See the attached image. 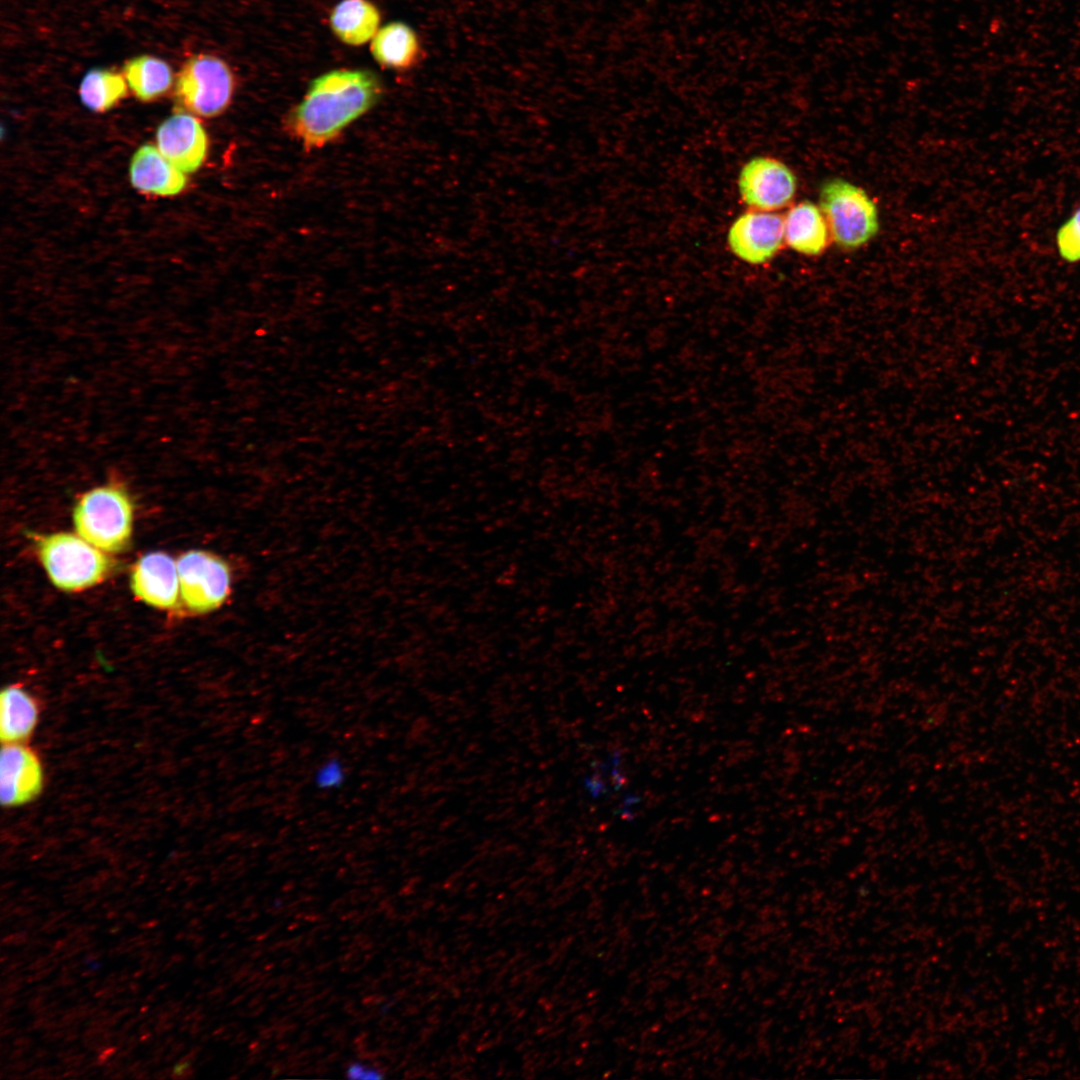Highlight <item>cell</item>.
Here are the masks:
<instances>
[{"label":"cell","instance_id":"obj_1","mask_svg":"<svg viewBox=\"0 0 1080 1080\" xmlns=\"http://www.w3.org/2000/svg\"><path fill=\"white\" fill-rule=\"evenodd\" d=\"M383 92L368 69H336L315 78L287 120L289 131L306 147L319 148L370 110Z\"/></svg>","mask_w":1080,"mask_h":1080},{"label":"cell","instance_id":"obj_2","mask_svg":"<svg viewBox=\"0 0 1080 1080\" xmlns=\"http://www.w3.org/2000/svg\"><path fill=\"white\" fill-rule=\"evenodd\" d=\"M76 532L98 549L117 553L127 548L133 529V504L124 487L96 486L78 499L73 510Z\"/></svg>","mask_w":1080,"mask_h":1080},{"label":"cell","instance_id":"obj_3","mask_svg":"<svg viewBox=\"0 0 1080 1080\" xmlns=\"http://www.w3.org/2000/svg\"><path fill=\"white\" fill-rule=\"evenodd\" d=\"M37 553L51 582L64 591H80L102 582L113 564L102 550L79 535L58 532L39 537Z\"/></svg>","mask_w":1080,"mask_h":1080},{"label":"cell","instance_id":"obj_4","mask_svg":"<svg viewBox=\"0 0 1080 1080\" xmlns=\"http://www.w3.org/2000/svg\"><path fill=\"white\" fill-rule=\"evenodd\" d=\"M235 85L234 73L225 60L198 53L189 57L176 74L174 96L186 112L212 118L229 107Z\"/></svg>","mask_w":1080,"mask_h":1080},{"label":"cell","instance_id":"obj_5","mask_svg":"<svg viewBox=\"0 0 1080 1080\" xmlns=\"http://www.w3.org/2000/svg\"><path fill=\"white\" fill-rule=\"evenodd\" d=\"M820 209L834 242L845 249L866 244L879 230L875 202L859 186L841 178L823 183Z\"/></svg>","mask_w":1080,"mask_h":1080},{"label":"cell","instance_id":"obj_6","mask_svg":"<svg viewBox=\"0 0 1080 1080\" xmlns=\"http://www.w3.org/2000/svg\"><path fill=\"white\" fill-rule=\"evenodd\" d=\"M180 598L192 613L206 614L221 607L232 590L229 564L203 550L187 551L176 561Z\"/></svg>","mask_w":1080,"mask_h":1080},{"label":"cell","instance_id":"obj_7","mask_svg":"<svg viewBox=\"0 0 1080 1080\" xmlns=\"http://www.w3.org/2000/svg\"><path fill=\"white\" fill-rule=\"evenodd\" d=\"M738 188L748 206L760 211H772L791 202L796 193L797 180L783 162L758 156L742 167Z\"/></svg>","mask_w":1080,"mask_h":1080},{"label":"cell","instance_id":"obj_8","mask_svg":"<svg viewBox=\"0 0 1080 1080\" xmlns=\"http://www.w3.org/2000/svg\"><path fill=\"white\" fill-rule=\"evenodd\" d=\"M783 241L784 218L769 211L745 212L728 231L731 251L750 264H762L772 259Z\"/></svg>","mask_w":1080,"mask_h":1080},{"label":"cell","instance_id":"obj_9","mask_svg":"<svg viewBox=\"0 0 1080 1080\" xmlns=\"http://www.w3.org/2000/svg\"><path fill=\"white\" fill-rule=\"evenodd\" d=\"M157 148L184 173H193L204 163L208 136L193 114L179 111L165 119L156 131Z\"/></svg>","mask_w":1080,"mask_h":1080},{"label":"cell","instance_id":"obj_10","mask_svg":"<svg viewBox=\"0 0 1080 1080\" xmlns=\"http://www.w3.org/2000/svg\"><path fill=\"white\" fill-rule=\"evenodd\" d=\"M43 769L36 752L23 743H4L0 756V800L5 807L20 806L42 790Z\"/></svg>","mask_w":1080,"mask_h":1080},{"label":"cell","instance_id":"obj_11","mask_svg":"<svg viewBox=\"0 0 1080 1080\" xmlns=\"http://www.w3.org/2000/svg\"><path fill=\"white\" fill-rule=\"evenodd\" d=\"M130 588L138 599L152 607L175 609L181 599L176 562L164 552L145 554L131 569Z\"/></svg>","mask_w":1080,"mask_h":1080},{"label":"cell","instance_id":"obj_12","mask_svg":"<svg viewBox=\"0 0 1080 1080\" xmlns=\"http://www.w3.org/2000/svg\"><path fill=\"white\" fill-rule=\"evenodd\" d=\"M130 181L137 190L158 196L179 194L186 186L184 172L170 163L158 148L142 145L129 167Z\"/></svg>","mask_w":1080,"mask_h":1080},{"label":"cell","instance_id":"obj_13","mask_svg":"<svg viewBox=\"0 0 1080 1080\" xmlns=\"http://www.w3.org/2000/svg\"><path fill=\"white\" fill-rule=\"evenodd\" d=\"M830 237L821 209L810 201L794 205L784 217V240L798 253L820 255L827 248Z\"/></svg>","mask_w":1080,"mask_h":1080},{"label":"cell","instance_id":"obj_14","mask_svg":"<svg viewBox=\"0 0 1080 1080\" xmlns=\"http://www.w3.org/2000/svg\"><path fill=\"white\" fill-rule=\"evenodd\" d=\"M380 20V12L371 1L340 0L330 13L329 23L341 42L359 46L373 39Z\"/></svg>","mask_w":1080,"mask_h":1080},{"label":"cell","instance_id":"obj_15","mask_svg":"<svg viewBox=\"0 0 1080 1080\" xmlns=\"http://www.w3.org/2000/svg\"><path fill=\"white\" fill-rule=\"evenodd\" d=\"M40 708L37 700L19 685L5 687L0 695L2 743H23L33 733Z\"/></svg>","mask_w":1080,"mask_h":1080},{"label":"cell","instance_id":"obj_16","mask_svg":"<svg viewBox=\"0 0 1080 1080\" xmlns=\"http://www.w3.org/2000/svg\"><path fill=\"white\" fill-rule=\"evenodd\" d=\"M420 42L415 31L403 22H390L379 28L372 39L370 51L383 68L406 70L420 56Z\"/></svg>","mask_w":1080,"mask_h":1080},{"label":"cell","instance_id":"obj_17","mask_svg":"<svg viewBox=\"0 0 1080 1080\" xmlns=\"http://www.w3.org/2000/svg\"><path fill=\"white\" fill-rule=\"evenodd\" d=\"M128 88L142 102H152L164 96L175 80L171 66L153 55L128 59L122 68Z\"/></svg>","mask_w":1080,"mask_h":1080},{"label":"cell","instance_id":"obj_18","mask_svg":"<svg viewBox=\"0 0 1080 1080\" xmlns=\"http://www.w3.org/2000/svg\"><path fill=\"white\" fill-rule=\"evenodd\" d=\"M127 82L123 73L109 68L90 69L83 77L79 96L81 102L93 112H105L127 96Z\"/></svg>","mask_w":1080,"mask_h":1080},{"label":"cell","instance_id":"obj_19","mask_svg":"<svg viewBox=\"0 0 1080 1080\" xmlns=\"http://www.w3.org/2000/svg\"><path fill=\"white\" fill-rule=\"evenodd\" d=\"M1057 246L1062 258L1069 262L1080 260V209L1057 232Z\"/></svg>","mask_w":1080,"mask_h":1080},{"label":"cell","instance_id":"obj_20","mask_svg":"<svg viewBox=\"0 0 1080 1080\" xmlns=\"http://www.w3.org/2000/svg\"><path fill=\"white\" fill-rule=\"evenodd\" d=\"M347 777L346 767L337 757L322 762L313 774V783L319 790L331 791L341 787Z\"/></svg>","mask_w":1080,"mask_h":1080},{"label":"cell","instance_id":"obj_21","mask_svg":"<svg viewBox=\"0 0 1080 1080\" xmlns=\"http://www.w3.org/2000/svg\"><path fill=\"white\" fill-rule=\"evenodd\" d=\"M346 1075L352 1079H380L383 1077L380 1070L360 1061L350 1063L346 1068Z\"/></svg>","mask_w":1080,"mask_h":1080}]
</instances>
